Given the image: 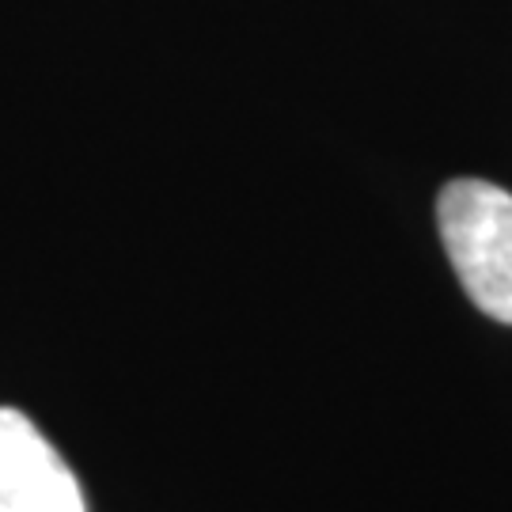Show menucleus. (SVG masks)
Masks as SVG:
<instances>
[{
	"label": "nucleus",
	"instance_id": "obj_2",
	"mask_svg": "<svg viewBox=\"0 0 512 512\" xmlns=\"http://www.w3.org/2000/svg\"><path fill=\"white\" fill-rule=\"evenodd\" d=\"M0 512H84L69 463L12 406H0Z\"/></svg>",
	"mask_w": 512,
	"mask_h": 512
},
{
	"label": "nucleus",
	"instance_id": "obj_1",
	"mask_svg": "<svg viewBox=\"0 0 512 512\" xmlns=\"http://www.w3.org/2000/svg\"><path fill=\"white\" fill-rule=\"evenodd\" d=\"M437 220L459 285L478 311L512 327V194L486 179H452Z\"/></svg>",
	"mask_w": 512,
	"mask_h": 512
}]
</instances>
